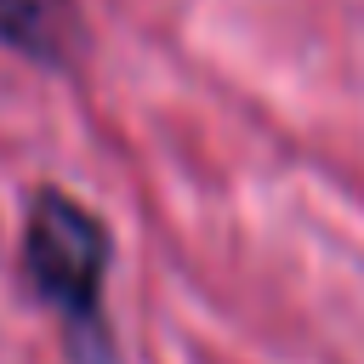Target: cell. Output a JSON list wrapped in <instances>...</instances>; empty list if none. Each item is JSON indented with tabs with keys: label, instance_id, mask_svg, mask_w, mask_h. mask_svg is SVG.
Listing matches in <instances>:
<instances>
[{
	"label": "cell",
	"instance_id": "cell-1",
	"mask_svg": "<svg viewBox=\"0 0 364 364\" xmlns=\"http://www.w3.org/2000/svg\"><path fill=\"white\" fill-rule=\"evenodd\" d=\"M28 290L63 313V324L102 353V279H108V228L68 193L40 188L23 228Z\"/></svg>",
	"mask_w": 364,
	"mask_h": 364
},
{
	"label": "cell",
	"instance_id": "cell-2",
	"mask_svg": "<svg viewBox=\"0 0 364 364\" xmlns=\"http://www.w3.org/2000/svg\"><path fill=\"white\" fill-rule=\"evenodd\" d=\"M0 46H11L28 63L63 68L80 51L74 0H0Z\"/></svg>",
	"mask_w": 364,
	"mask_h": 364
}]
</instances>
